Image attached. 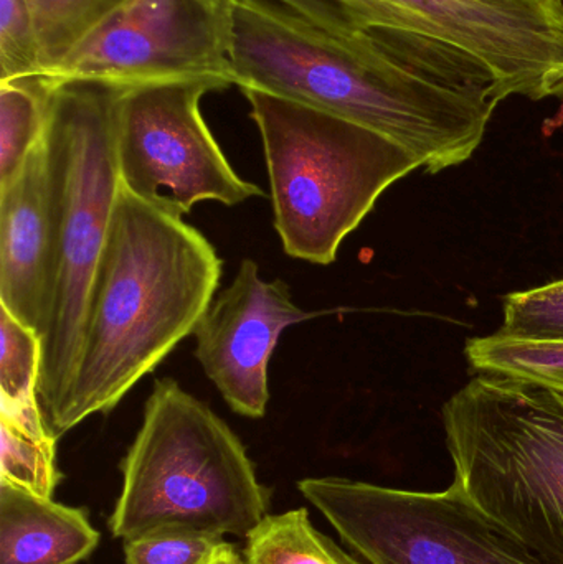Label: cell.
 Wrapping results in <instances>:
<instances>
[{"label":"cell","instance_id":"cell-1","mask_svg":"<svg viewBox=\"0 0 563 564\" xmlns=\"http://www.w3.org/2000/svg\"><path fill=\"white\" fill-rule=\"evenodd\" d=\"M231 65L238 88L366 126L429 174L469 161L499 106L405 68L364 30L326 29L277 0H231Z\"/></svg>","mask_w":563,"mask_h":564},{"label":"cell","instance_id":"cell-2","mask_svg":"<svg viewBox=\"0 0 563 564\" xmlns=\"http://www.w3.org/2000/svg\"><path fill=\"white\" fill-rule=\"evenodd\" d=\"M221 267L197 228L119 182L56 440L86 417L115 410L194 334L215 299Z\"/></svg>","mask_w":563,"mask_h":564},{"label":"cell","instance_id":"cell-3","mask_svg":"<svg viewBox=\"0 0 563 564\" xmlns=\"http://www.w3.org/2000/svg\"><path fill=\"white\" fill-rule=\"evenodd\" d=\"M42 82L48 88L43 141L53 268L42 332L39 403L46 431L55 437L75 378L89 291L118 197L116 111L126 86L93 79Z\"/></svg>","mask_w":563,"mask_h":564},{"label":"cell","instance_id":"cell-4","mask_svg":"<svg viewBox=\"0 0 563 564\" xmlns=\"http://www.w3.org/2000/svg\"><path fill=\"white\" fill-rule=\"evenodd\" d=\"M121 473L108 525L122 542L164 529L247 539L270 509L240 437L172 378L154 380Z\"/></svg>","mask_w":563,"mask_h":564},{"label":"cell","instance_id":"cell-5","mask_svg":"<svg viewBox=\"0 0 563 564\" xmlns=\"http://www.w3.org/2000/svg\"><path fill=\"white\" fill-rule=\"evenodd\" d=\"M453 486L499 529L563 564V393L479 373L442 408Z\"/></svg>","mask_w":563,"mask_h":564},{"label":"cell","instance_id":"cell-6","mask_svg":"<svg viewBox=\"0 0 563 564\" xmlns=\"http://www.w3.org/2000/svg\"><path fill=\"white\" fill-rule=\"evenodd\" d=\"M241 91L263 142L274 228L288 257L334 263L380 195L422 169L415 155L366 126L270 93Z\"/></svg>","mask_w":563,"mask_h":564},{"label":"cell","instance_id":"cell-7","mask_svg":"<svg viewBox=\"0 0 563 564\" xmlns=\"http://www.w3.org/2000/svg\"><path fill=\"white\" fill-rule=\"evenodd\" d=\"M301 496L369 564H554L486 519L465 496L307 477Z\"/></svg>","mask_w":563,"mask_h":564},{"label":"cell","instance_id":"cell-8","mask_svg":"<svg viewBox=\"0 0 563 564\" xmlns=\"http://www.w3.org/2000/svg\"><path fill=\"white\" fill-rule=\"evenodd\" d=\"M227 88L208 78L126 86L116 111L121 185L181 217L201 202L235 207L263 197L234 171L202 116V98Z\"/></svg>","mask_w":563,"mask_h":564},{"label":"cell","instance_id":"cell-9","mask_svg":"<svg viewBox=\"0 0 563 564\" xmlns=\"http://www.w3.org/2000/svg\"><path fill=\"white\" fill-rule=\"evenodd\" d=\"M366 25L462 50L485 63L502 99L563 98V0H359Z\"/></svg>","mask_w":563,"mask_h":564},{"label":"cell","instance_id":"cell-10","mask_svg":"<svg viewBox=\"0 0 563 564\" xmlns=\"http://www.w3.org/2000/svg\"><path fill=\"white\" fill-rule=\"evenodd\" d=\"M42 78L121 86L208 78L237 86L231 0H126Z\"/></svg>","mask_w":563,"mask_h":564},{"label":"cell","instance_id":"cell-11","mask_svg":"<svg viewBox=\"0 0 563 564\" xmlns=\"http://www.w3.org/2000/svg\"><path fill=\"white\" fill-rule=\"evenodd\" d=\"M317 315L294 304L286 282L261 280L258 264L243 260L195 327V357L234 413L261 420L270 401L268 367L281 334Z\"/></svg>","mask_w":563,"mask_h":564},{"label":"cell","instance_id":"cell-12","mask_svg":"<svg viewBox=\"0 0 563 564\" xmlns=\"http://www.w3.org/2000/svg\"><path fill=\"white\" fill-rule=\"evenodd\" d=\"M53 268L45 141L0 187V305L42 338Z\"/></svg>","mask_w":563,"mask_h":564},{"label":"cell","instance_id":"cell-13","mask_svg":"<svg viewBox=\"0 0 563 564\" xmlns=\"http://www.w3.org/2000/svg\"><path fill=\"white\" fill-rule=\"evenodd\" d=\"M99 540L85 510L0 480V564H79Z\"/></svg>","mask_w":563,"mask_h":564},{"label":"cell","instance_id":"cell-14","mask_svg":"<svg viewBox=\"0 0 563 564\" xmlns=\"http://www.w3.org/2000/svg\"><path fill=\"white\" fill-rule=\"evenodd\" d=\"M42 338L0 305V417L50 436L39 403Z\"/></svg>","mask_w":563,"mask_h":564},{"label":"cell","instance_id":"cell-15","mask_svg":"<svg viewBox=\"0 0 563 564\" xmlns=\"http://www.w3.org/2000/svg\"><path fill=\"white\" fill-rule=\"evenodd\" d=\"M245 540L243 564H362L321 533L306 509L268 513Z\"/></svg>","mask_w":563,"mask_h":564},{"label":"cell","instance_id":"cell-16","mask_svg":"<svg viewBox=\"0 0 563 564\" xmlns=\"http://www.w3.org/2000/svg\"><path fill=\"white\" fill-rule=\"evenodd\" d=\"M466 360L478 373L501 375L563 393V341L531 340L498 330L468 338Z\"/></svg>","mask_w":563,"mask_h":564},{"label":"cell","instance_id":"cell-17","mask_svg":"<svg viewBox=\"0 0 563 564\" xmlns=\"http://www.w3.org/2000/svg\"><path fill=\"white\" fill-rule=\"evenodd\" d=\"M48 88L42 78L0 83V187L9 184L45 134Z\"/></svg>","mask_w":563,"mask_h":564},{"label":"cell","instance_id":"cell-18","mask_svg":"<svg viewBox=\"0 0 563 564\" xmlns=\"http://www.w3.org/2000/svg\"><path fill=\"white\" fill-rule=\"evenodd\" d=\"M126 0H26L42 48L45 76Z\"/></svg>","mask_w":563,"mask_h":564},{"label":"cell","instance_id":"cell-19","mask_svg":"<svg viewBox=\"0 0 563 564\" xmlns=\"http://www.w3.org/2000/svg\"><path fill=\"white\" fill-rule=\"evenodd\" d=\"M0 480L53 499L59 482L55 437L26 433L3 417H0Z\"/></svg>","mask_w":563,"mask_h":564},{"label":"cell","instance_id":"cell-20","mask_svg":"<svg viewBox=\"0 0 563 564\" xmlns=\"http://www.w3.org/2000/svg\"><path fill=\"white\" fill-rule=\"evenodd\" d=\"M124 564H214L228 546L225 536L164 529L122 542Z\"/></svg>","mask_w":563,"mask_h":564},{"label":"cell","instance_id":"cell-21","mask_svg":"<svg viewBox=\"0 0 563 564\" xmlns=\"http://www.w3.org/2000/svg\"><path fill=\"white\" fill-rule=\"evenodd\" d=\"M45 76L39 33L26 0H0V83Z\"/></svg>","mask_w":563,"mask_h":564},{"label":"cell","instance_id":"cell-22","mask_svg":"<svg viewBox=\"0 0 563 564\" xmlns=\"http://www.w3.org/2000/svg\"><path fill=\"white\" fill-rule=\"evenodd\" d=\"M501 330L512 337L563 341V280L505 297Z\"/></svg>","mask_w":563,"mask_h":564},{"label":"cell","instance_id":"cell-23","mask_svg":"<svg viewBox=\"0 0 563 564\" xmlns=\"http://www.w3.org/2000/svg\"><path fill=\"white\" fill-rule=\"evenodd\" d=\"M304 19L336 30V32H357L364 29L362 20L357 15L356 0H277Z\"/></svg>","mask_w":563,"mask_h":564},{"label":"cell","instance_id":"cell-24","mask_svg":"<svg viewBox=\"0 0 563 564\" xmlns=\"http://www.w3.org/2000/svg\"><path fill=\"white\" fill-rule=\"evenodd\" d=\"M214 564H243V560H241V553H238L235 545L228 543L227 549L217 556Z\"/></svg>","mask_w":563,"mask_h":564}]
</instances>
